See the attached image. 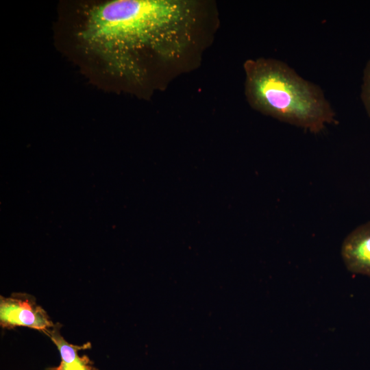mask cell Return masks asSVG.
<instances>
[{
  "mask_svg": "<svg viewBox=\"0 0 370 370\" xmlns=\"http://www.w3.org/2000/svg\"><path fill=\"white\" fill-rule=\"evenodd\" d=\"M341 253L350 272L370 277V221L360 225L346 236Z\"/></svg>",
  "mask_w": 370,
  "mask_h": 370,
  "instance_id": "obj_4",
  "label": "cell"
},
{
  "mask_svg": "<svg viewBox=\"0 0 370 370\" xmlns=\"http://www.w3.org/2000/svg\"><path fill=\"white\" fill-rule=\"evenodd\" d=\"M243 69L245 97L256 110L312 133L336 122L322 89L285 62L271 58L248 59Z\"/></svg>",
  "mask_w": 370,
  "mask_h": 370,
  "instance_id": "obj_2",
  "label": "cell"
},
{
  "mask_svg": "<svg viewBox=\"0 0 370 370\" xmlns=\"http://www.w3.org/2000/svg\"><path fill=\"white\" fill-rule=\"evenodd\" d=\"M360 97L370 118V59L367 62L363 71Z\"/></svg>",
  "mask_w": 370,
  "mask_h": 370,
  "instance_id": "obj_6",
  "label": "cell"
},
{
  "mask_svg": "<svg viewBox=\"0 0 370 370\" xmlns=\"http://www.w3.org/2000/svg\"><path fill=\"white\" fill-rule=\"evenodd\" d=\"M0 324L3 328L25 326L45 333L54 326L35 298L21 293H13L8 297H0Z\"/></svg>",
  "mask_w": 370,
  "mask_h": 370,
  "instance_id": "obj_3",
  "label": "cell"
},
{
  "mask_svg": "<svg viewBox=\"0 0 370 370\" xmlns=\"http://www.w3.org/2000/svg\"><path fill=\"white\" fill-rule=\"evenodd\" d=\"M59 324L47 331L46 334L57 347L61 361L59 365L50 368V370H99L93 366L92 362L86 355L80 356V349L89 348L90 343H87L81 346L68 343L61 335Z\"/></svg>",
  "mask_w": 370,
  "mask_h": 370,
  "instance_id": "obj_5",
  "label": "cell"
},
{
  "mask_svg": "<svg viewBox=\"0 0 370 370\" xmlns=\"http://www.w3.org/2000/svg\"><path fill=\"white\" fill-rule=\"evenodd\" d=\"M218 27L212 2L113 0L90 9L79 38L121 79L143 86L155 71L166 88L200 64Z\"/></svg>",
  "mask_w": 370,
  "mask_h": 370,
  "instance_id": "obj_1",
  "label": "cell"
}]
</instances>
